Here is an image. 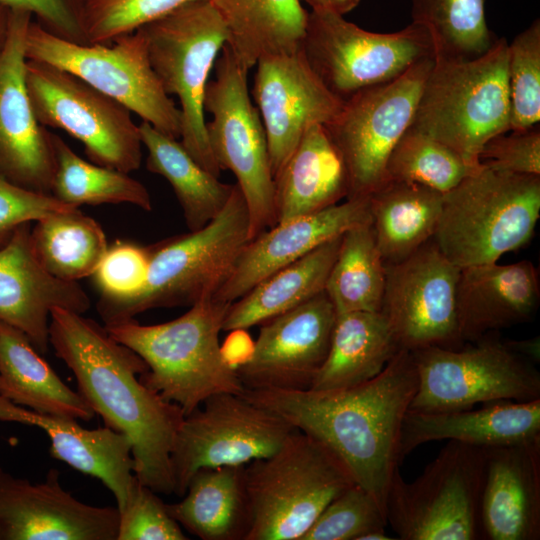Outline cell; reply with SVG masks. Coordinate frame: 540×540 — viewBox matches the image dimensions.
I'll use <instances>...</instances> for the list:
<instances>
[{
	"label": "cell",
	"instance_id": "cell-1",
	"mask_svg": "<svg viewBox=\"0 0 540 540\" xmlns=\"http://www.w3.org/2000/svg\"><path fill=\"white\" fill-rule=\"evenodd\" d=\"M416 389L412 352L400 349L377 376L352 387L242 394L328 447L386 512L389 486L401 465V428Z\"/></svg>",
	"mask_w": 540,
	"mask_h": 540
},
{
	"label": "cell",
	"instance_id": "cell-2",
	"mask_svg": "<svg viewBox=\"0 0 540 540\" xmlns=\"http://www.w3.org/2000/svg\"><path fill=\"white\" fill-rule=\"evenodd\" d=\"M49 344L105 426L131 440L138 481L158 494H172L171 453L185 414L140 381L148 369L143 359L105 326L59 307L50 315Z\"/></svg>",
	"mask_w": 540,
	"mask_h": 540
},
{
	"label": "cell",
	"instance_id": "cell-3",
	"mask_svg": "<svg viewBox=\"0 0 540 540\" xmlns=\"http://www.w3.org/2000/svg\"><path fill=\"white\" fill-rule=\"evenodd\" d=\"M229 305L207 297L165 323L131 319L105 328L146 363L140 381L188 415L214 394L244 390L219 343Z\"/></svg>",
	"mask_w": 540,
	"mask_h": 540
},
{
	"label": "cell",
	"instance_id": "cell-4",
	"mask_svg": "<svg viewBox=\"0 0 540 540\" xmlns=\"http://www.w3.org/2000/svg\"><path fill=\"white\" fill-rule=\"evenodd\" d=\"M250 240L247 204L234 184L222 211L203 228L149 246L147 277L136 293L121 300L98 301L104 326L134 319L153 308L190 307L213 297Z\"/></svg>",
	"mask_w": 540,
	"mask_h": 540
},
{
	"label": "cell",
	"instance_id": "cell-5",
	"mask_svg": "<svg viewBox=\"0 0 540 540\" xmlns=\"http://www.w3.org/2000/svg\"><path fill=\"white\" fill-rule=\"evenodd\" d=\"M539 217L540 175L482 164L444 194L432 239L460 268L493 263L526 245Z\"/></svg>",
	"mask_w": 540,
	"mask_h": 540
},
{
	"label": "cell",
	"instance_id": "cell-6",
	"mask_svg": "<svg viewBox=\"0 0 540 540\" xmlns=\"http://www.w3.org/2000/svg\"><path fill=\"white\" fill-rule=\"evenodd\" d=\"M507 61L503 37L475 58H434L410 128L480 163L484 144L511 129Z\"/></svg>",
	"mask_w": 540,
	"mask_h": 540
},
{
	"label": "cell",
	"instance_id": "cell-7",
	"mask_svg": "<svg viewBox=\"0 0 540 540\" xmlns=\"http://www.w3.org/2000/svg\"><path fill=\"white\" fill-rule=\"evenodd\" d=\"M355 483L328 447L294 431L271 456L244 466L246 540H301L325 507Z\"/></svg>",
	"mask_w": 540,
	"mask_h": 540
},
{
	"label": "cell",
	"instance_id": "cell-8",
	"mask_svg": "<svg viewBox=\"0 0 540 540\" xmlns=\"http://www.w3.org/2000/svg\"><path fill=\"white\" fill-rule=\"evenodd\" d=\"M487 447L448 441L412 482L400 469L386 499L387 525L401 540H481Z\"/></svg>",
	"mask_w": 540,
	"mask_h": 540
},
{
	"label": "cell",
	"instance_id": "cell-9",
	"mask_svg": "<svg viewBox=\"0 0 540 540\" xmlns=\"http://www.w3.org/2000/svg\"><path fill=\"white\" fill-rule=\"evenodd\" d=\"M150 64L164 91L180 102V142L219 177L207 137L204 96L211 69L227 43L226 26L210 1L188 3L139 28Z\"/></svg>",
	"mask_w": 540,
	"mask_h": 540
},
{
	"label": "cell",
	"instance_id": "cell-10",
	"mask_svg": "<svg viewBox=\"0 0 540 540\" xmlns=\"http://www.w3.org/2000/svg\"><path fill=\"white\" fill-rule=\"evenodd\" d=\"M411 352L417 389L409 410L444 412L540 398L536 364L513 351L495 332L456 349L426 347Z\"/></svg>",
	"mask_w": 540,
	"mask_h": 540
},
{
	"label": "cell",
	"instance_id": "cell-11",
	"mask_svg": "<svg viewBox=\"0 0 540 540\" xmlns=\"http://www.w3.org/2000/svg\"><path fill=\"white\" fill-rule=\"evenodd\" d=\"M27 60L68 71L118 101L160 132L179 139L181 113L164 91L148 57L140 29L110 44H77L31 21L25 37Z\"/></svg>",
	"mask_w": 540,
	"mask_h": 540
},
{
	"label": "cell",
	"instance_id": "cell-12",
	"mask_svg": "<svg viewBox=\"0 0 540 540\" xmlns=\"http://www.w3.org/2000/svg\"><path fill=\"white\" fill-rule=\"evenodd\" d=\"M215 79L208 81L204 111L212 115L206 132L221 170L236 177L247 204L250 239L276 225L274 177L267 137L247 84V72L225 44L215 61Z\"/></svg>",
	"mask_w": 540,
	"mask_h": 540
},
{
	"label": "cell",
	"instance_id": "cell-13",
	"mask_svg": "<svg viewBox=\"0 0 540 540\" xmlns=\"http://www.w3.org/2000/svg\"><path fill=\"white\" fill-rule=\"evenodd\" d=\"M25 83L38 122L80 141L91 162L128 174L141 166L139 126L124 105L44 62L26 61Z\"/></svg>",
	"mask_w": 540,
	"mask_h": 540
},
{
	"label": "cell",
	"instance_id": "cell-14",
	"mask_svg": "<svg viewBox=\"0 0 540 540\" xmlns=\"http://www.w3.org/2000/svg\"><path fill=\"white\" fill-rule=\"evenodd\" d=\"M302 50L323 84L343 101L434 57L428 32L417 24L394 33H376L342 15L318 11L308 13Z\"/></svg>",
	"mask_w": 540,
	"mask_h": 540
},
{
	"label": "cell",
	"instance_id": "cell-15",
	"mask_svg": "<svg viewBox=\"0 0 540 540\" xmlns=\"http://www.w3.org/2000/svg\"><path fill=\"white\" fill-rule=\"evenodd\" d=\"M433 62L424 58L395 79L356 92L325 125L346 168V199L368 197L385 181L388 158L411 125Z\"/></svg>",
	"mask_w": 540,
	"mask_h": 540
},
{
	"label": "cell",
	"instance_id": "cell-16",
	"mask_svg": "<svg viewBox=\"0 0 540 540\" xmlns=\"http://www.w3.org/2000/svg\"><path fill=\"white\" fill-rule=\"evenodd\" d=\"M242 393H218L185 415L171 453L173 493L202 468L246 465L278 451L296 431Z\"/></svg>",
	"mask_w": 540,
	"mask_h": 540
},
{
	"label": "cell",
	"instance_id": "cell-17",
	"mask_svg": "<svg viewBox=\"0 0 540 540\" xmlns=\"http://www.w3.org/2000/svg\"><path fill=\"white\" fill-rule=\"evenodd\" d=\"M381 313L401 349H456L461 339L456 288L460 267L449 261L433 239L405 259L385 264Z\"/></svg>",
	"mask_w": 540,
	"mask_h": 540
},
{
	"label": "cell",
	"instance_id": "cell-18",
	"mask_svg": "<svg viewBox=\"0 0 540 540\" xmlns=\"http://www.w3.org/2000/svg\"><path fill=\"white\" fill-rule=\"evenodd\" d=\"M336 311L322 292L264 323L249 358L236 367L244 389H310L324 364Z\"/></svg>",
	"mask_w": 540,
	"mask_h": 540
},
{
	"label": "cell",
	"instance_id": "cell-19",
	"mask_svg": "<svg viewBox=\"0 0 540 540\" xmlns=\"http://www.w3.org/2000/svg\"><path fill=\"white\" fill-rule=\"evenodd\" d=\"M32 15L10 10L0 54V175L51 195L56 161L52 133L35 117L25 83V37Z\"/></svg>",
	"mask_w": 540,
	"mask_h": 540
},
{
	"label": "cell",
	"instance_id": "cell-20",
	"mask_svg": "<svg viewBox=\"0 0 540 540\" xmlns=\"http://www.w3.org/2000/svg\"><path fill=\"white\" fill-rule=\"evenodd\" d=\"M255 65L252 96L260 111L275 177L306 129L327 125L344 101L316 75L302 46L292 53L263 55Z\"/></svg>",
	"mask_w": 540,
	"mask_h": 540
},
{
	"label": "cell",
	"instance_id": "cell-21",
	"mask_svg": "<svg viewBox=\"0 0 540 540\" xmlns=\"http://www.w3.org/2000/svg\"><path fill=\"white\" fill-rule=\"evenodd\" d=\"M117 507L76 499L50 469L33 484L0 466V540H117Z\"/></svg>",
	"mask_w": 540,
	"mask_h": 540
},
{
	"label": "cell",
	"instance_id": "cell-22",
	"mask_svg": "<svg viewBox=\"0 0 540 540\" xmlns=\"http://www.w3.org/2000/svg\"><path fill=\"white\" fill-rule=\"evenodd\" d=\"M369 222L368 196L348 198L343 203L277 223L248 242L213 299L231 304L276 271L349 229Z\"/></svg>",
	"mask_w": 540,
	"mask_h": 540
},
{
	"label": "cell",
	"instance_id": "cell-23",
	"mask_svg": "<svg viewBox=\"0 0 540 540\" xmlns=\"http://www.w3.org/2000/svg\"><path fill=\"white\" fill-rule=\"evenodd\" d=\"M31 223L21 225L0 248V322L22 331L41 354L49 348V319L54 308L84 314L90 299L77 282L49 274L36 259Z\"/></svg>",
	"mask_w": 540,
	"mask_h": 540
},
{
	"label": "cell",
	"instance_id": "cell-24",
	"mask_svg": "<svg viewBox=\"0 0 540 540\" xmlns=\"http://www.w3.org/2000/svg\"><path fill=\"white\" fill-rule=\"evenodd\" d=\"M481 540L540 539V435L487 447Z\"/></svg>",
	"mask_w": 540,
	"mask_h": 540
},
{
	"label": "cell",
	"instance_id": "cell-25",
	"mask_svg": "<svg viewBox=\"0 0 540 540\" xmlns=\"http://www.w3.org/2000/svg\"><path fill=\"white\" fill-rule=\"evenodd\" d=\"M540 303V281L529 260L463 267L456 288V312L464 343L530 321Z\"/></svg>",
	"mask_w": 540,
	"mask_h": 540
},
{
	"label": "cell",
	"instance_id": "cell-26",
	"mask_svg": "<svg viewBox=\"0 0 540 540\" xmlns=\"http://www.w3.org/2000/svg\"><path fill=\"white\" fill-rule=\"evenodd\" d=\"M540 435V398L494 401L444 412L407 411L401 428V462L418 446L437 440L498 446Z\"/></svg>",
	"mask_w": 540,
	"mask_h": 540
},
{
	"label": "cell",
	"instance_id": "cell-27",
	"mask_svg": "<svg viewBox=\"0 0 540 540\" xmlns=\"http://www.w3.org/2000/svg\"><path fill=\"white\" fill-rule=\"evenodd\" d=\"M348 192L344 162L326 127L312 125L274 177L276 222L335 205Z\"/></svg>",
	"mask_w": 540,
	"mask_h": 540
},
{
	"label": "cell",
	"instance_id": "cell-28",
	"mask_svg": "<svg viewBox=\"0 0 540 540\" xmlns=\"http://www.w3.org/2000/svg\"><path fill=\"white\" fill-rule=\"evenodd\" d=\"M29 425L46 432L53 458L101 480L114 495L119 512L125 508L137 481L127 435L106 426L86 429L75 419L35 411L29 415Z\"/></svg>",
	"mask_w": 540,
	"mask_h": 540
},
{
	"label": "cell",
	"instance_id": "cell-29",
	"mask_svg": "<svg viewBox=\"0 0 540 540\" xmlns=\"http://www.w3.org/2000/svg\"><path fill=\"white\" fill-rule=\"evenodd\" d=\"M0 396L49 416L89 421L94 410L68 387L19 329L0 322Z\"/></svg>",
	"mask_w": 540,
	"mask_h": 540
},
{
	"label": "cell",
	"instance_id": "cell-30",
	"mask_svg": "<svg viewBox=\"0 0 540 540\" xmlns=\"http://www.w3.org/2000/svg\"><path fill=\"white\" fill-rule=\"evenodd\" d=\"M244 466L202 468L180 502L166 504L170 516L202 540H246L250 511Z\"/></svg>",
	"mask_w": 540,
	"mask_h": 540
},
{
	"label": "cell",
	"instance_id": "cell-31",
	"mask_svg": "<svg viewBox=\"0 0 540 540\" xmlns=\"http://www.w3.org/2000/svg\"><path fill=\"white\" fill-rule=\"evenodd\" d=\"M222 18L229 47L246 70L267 54L302 46L308 13L300 0H210Z\"/></svg>",
	"mask_w": 540,
	"mask_h": 540
},
{
	"label": "cell",
	"instance_id": "cell-32",
	"mask_svg": "<svg viewBox=\"0 0 540 540\" xmlns=\"http://www.w3.org/2000/svg\"><path fill=\"white\" fill-rule=\"evenodd\" d=\"M381 312L336 314L329 351L310 389L352 387L377 376L400 350Z\"/></svg>",
	"mask_w": 540,
	"mask_h": 540
},
{
	"label": "cell",
	"instance_id": "cell-33",
	"mask_svg": "<svg viewBox=\"0 0 540 540\" xmlns=\"http://www.w3.org/2000/svg\"><path fill=\"white\" fill-rule=\"evenodd\" d=\"M342 235L315 248L256 284L231 303L222 331L246 330L324 292Z\"/></svg>",
	"mask_w": 540,
	"mask_h": 540
},
{
	"label": "cell",
	"instance_id": "cell-34",
	"mask_svg": "<svg viewBox=\"0 0 540 540\" xmlns=\"http://www.w3.org/2000/svg\"><path fill=\"white\" fill-rule=\"evenodd\" d=\"M444 194L412 182L386 180L369 195L371 223L385 264L397 263L431 240Z\"/></svg>",
	"mask_w": 540,
	"mask_h": 540
},
{
	"label": "cell",
	"instance_id": "cell-35",
	"mask_svg": "<svg viewBox=\"0 0 540 540\" xmlns=\"http://www.w3.org/2000/svg\"><path fill=\"white\" fill-rule=\"evenodd\" d=\"M139 130L147 150V170L169 182L189 231L203 228L222 211L234 184L219 181L188 153L178 139L145 121L139 125Z\"/></svg>",
	"mask_w": 540,
	"mask_h": 540
},
{
	"label": "cell",
	"instance_id": "cell-36",
	"mask_svg": "<svg viewBox=\"0 0 540 540\" xmlns=\"http://www.w3.org/2000/svg\"><path fill=\"white\" fill-rule=\"evenodd\" d=\"M30 240L40 265L70 282L91 276L108 247L102 227L75 207L35 221Z\"/></svg>",
	"mask_w": 540,
	"mask_h": 540
},
{
	"label": "cell",
	"instance_id": "cell-37",
	"mask_svg": "<svg viewBox=\"0 0 540 540\" xmlns=\"http://www.w3.org/2000/svg\"><path fill=\"white\" fill-rule=\"evenodd\" d=\"M385 278V263L375 240L372 223L369 222L351 228L342 235L324 292L336 314L380 312Z\"/></svg>",
	"mask_w": 540,
	"mask_h": 540
},
{
	"label": "cell",
	"instance_id": "cell-38",
	"mask_svg": "<svg viewBox=\"0 0 540 540\" xmlns=\"http://www.w3.org/2000/svg\"><path fill=\"white\" fill-rule=\"evenodd\" d=\"M56 168L51 195L65 205L129 203L152 209L147 188L128 173L88 162L58 135L52 134Z\"/></svg>",
	"mask_w": 540,
	"mask_h": 540
},
{
	"label": "cell",
	"instance_id": "cell-39",
	"mask_svg": "<svg viewBox=\"0 0 540 540\" xmlns=\"http://www.w3.org/2000/svg\"><path fill=\"white\" fill-rule=\"evenodd\" d=\"M411 15L412 23L428 32L434 58H475L495 40L484 0H412Z\"/></svg>",
	"mask_w": 540,
	"mask_h": 540
},
{
	"label": "cell",
	"instance_id": "cell-40",
	"mask_svg": "<svg viewBox=\"0 0 540 540\" xmlns=\"http://www.w3.org/2000/svg\"><path fill=\"white\" fill-rule=\"evenodd\" d=\"M481 166L409 127L388 158L385 181L412 182L445 194Z\"/></svg>",
	"mask_w": 540,
	"mask_h": 540
},
{
	"label": "cell",
	"instance_id": "cell-41",
	"mask_svg": "<svg viewBox=\"0 0 540 540\" xmlns=\"http://www.w3.org/2000/svg\"><path fill=\"white\" fill-rule=\"evenodd\" d=\"M510 131H523L540 120V21L508 43Z\"/></svg>",
	"mask_w": 540,
	"mask_h": 540
},
{
	"label": "cell",
	"instance_id": "cell-42",
	"mask_svg": "<svg viewBox=\"0 0 540 540\" xmlns=\"http://www.w3.org/2000/svg\"><path fill=\"white\" fill-rule=\"evenodd\" d=\"M210 0H85L84 30L89 44H110L188 3Z\"/></svg>",
	"mask_w": 540,
	"mask_h": 540
},
{
	"label": "cell",
	"instance_id": "cell-43",
	"mask_svg": "<svg viewBox=\"0 0 540 540\" xmlns=\"http://www.w3.org/2000/svg\"><path fill=\"white\" fill-rule=\"evenodd\" d=\"M386 526L383 507L355 483L325 507L301 540H359L366 532Z\"/></svg>",
	"mask_w": 540,
	"mask_h": 540
},
{
	"label": "cell",
	"instance_id": "cell-44",
	"mask_svg": "<svg viewBox=\"0 0 540 540\" xmlns=\"http://www.w3.org/2000/svg\"><path fill=\"white\" fill-rule=\"evenodd\" d=\"M149 246L116 240L108 245L92 277L100 298L116 301L136 293L144 284L149 265Z\"/></svg>",
	"mask_w": 540,
	"mask_h": 540
},
{
	"label": "cell",
	"instance_id": "cell-45",
	"mask_svg": "<svg viewBox=\"0 0 540 540\" xmlns=\"http://www.w3.org/2000/svg\"><path fill=\"white\" fill-rule=\"evenodd\" d=\"M181 526L166 509L158 493L138 479L120 511L117 540H186Z\"/></svg>",
	"mask_w": 540,
	"mask_h": 540
},
{
	"label": "cell",
	"instance_id": "cell-46",
	"mask_svg": "<svg viewBox=\"0 0 540 540\" xmlns=\"http://www.w3.org/2000/svg\"><path fill=\"white\" fill-rule=\"evenodd\" d=\"M512 131V130H511ZM501 133L489 139L479 153L483 165L499 171L540 175V130Z\"/></svg>",
	"mask_w": 540,
	"mask_h": 540
},
{
	"label": "cell",
	"instance_id": "cell-47",
	"mask_svg": "<svg viewBox=\"0 0 540 540\" xmlns=\"http://www.w3.org/2000/svg\"><path fill=\"white\" fill-rule=\"evenodd\" d=\"M69 208L52 195L22 188L0 175V248L21 225Z\"/></svg>",
	"mask_w": 540,
	"mask_h": 540
},
{
	"label": "cell",
	"instance_id": "cell-48",
	"mask_svg": "<svg viewBox=\"0 0 540 540\" xmlns=\"http://www.w3.org/2000/svg\"><path fill=\"white\" fill-rule=\"evenodd\" d=\"M0 5L34 15L36 22L58 38L89 44L83 22L85 0H0Z\"/></svg>",
	"mask_w": 540,
	"mask_h": 540
},
{
	"label": "cell",
	"instance_id": "cell-49",
	"mask_svg": "<svg viewBox=\"0 0 540 540\" xmlns=\"http://www.w3.org/2000/svg\"><path fill=\"white\" fill-rule=\"evenodd\" d=\"M311 7V11L328 12L344 16L356 8L360 0H300Z\"/></svg>",
	"mask_w": 540,
	"mask_h": 540
},
{
	"label": "cell",
	"instance_id": "cell-50",
	"mask_svg": "<svg viewBox=\"0 0 540 540\" xmlns=\"http://www.w3.org/2000/svg\"><path fill=\"white\" fill-rule=\"evenodd\" d=\"M509 347L527 360L538 363L540 360V340L534 337L526 340H506Z\"/></svg>",
	"mask_w": 540,
	"mask_h": 540
},
{
	"label": "cell",
	"instance_id": "cell-51",
	"mask_svg": "<svg viewBox=\"0 0 540 540\" xmlns=\"http://www.w3.org/2000/svg\"><path fill=\"white\" fill-rule=\"evenodd\" d=\"M9 14L10 10L0 5V54L4 48L8 27H9Z\"/></svg>",
	"mask_w": 540,
	"mask_h": 540
},
{
	"label": "cell",
	"instance_id": "cell-52",
	"mask_svg": "<svg viewBox=\"0 0 540 540\" xmlns=\"http://www.w3.org/2000/svg\"><path fill=\"white\" fill-rule=\"evenodd\" d=\"M393 537L389 536L385 529H373L363 534L359 540H391Z\"/></svg>",
	"mask_w": 540,
	"mask_h": 540
}]
</instances>
